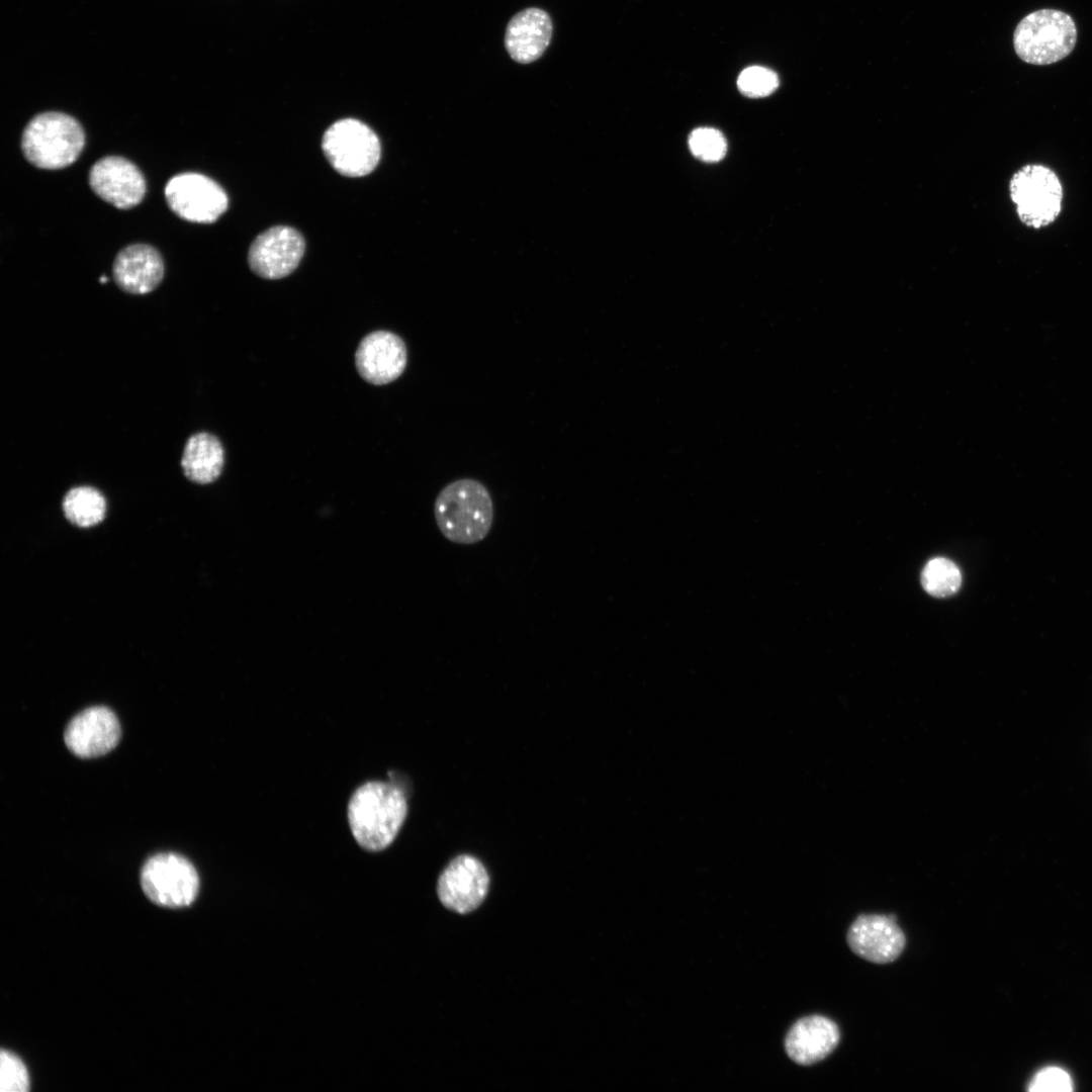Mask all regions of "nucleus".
Here are the masks:
<instances>
[{
    "label": "nucleus",
    "instance_id": "nucleus-8",
    "mask_svg": "<svg viewBox=\"0 0 1092 1092\" xmlns=\"http://www.w3.org/2000/svg\"><path fill=\"white\" fill-rule=\"evenodd\" d=\"M165 198L179 217L197 223H211L228 208V195L211 178L193 172L173 176L165 186Z\"/></svg>",
    "mask_w": 1092,
    "mask_h": 1092
},
{
    "label": "nucleus",
    "instance_id": "nucleus-4",
    "mask_svg": "<svg viewBox=\"0 0 1092 1092\" xmlns=\"http://www.w3.org/2000/svg\"><path fill=\"white\" fill-rule=\"evenodd\" d=\"M1077 41V27L1068 13L1039 9L1024 16L1013 34L1016 55L1031 65H1051L1068 57Z\"/></svg>",
    "mask_w": 1092,
    "mask_h": 1092
},
{
    "label": "nucleus",
    "instance_id": "nucleus-18",
    "mask_svg": "<svg viewBox=\"0 0 1092 1092\" xmlns=\"http://www.w3.org/2000/svg\"><path fill=\"white\" fill-rule=\"evenodd\" d=\"M224 466V449L219 439L210 433L192 435L186 442L181 467L185 476L198 484L215 481Z\"/></svg>",
    "mask_w": 1092,
    "mask_h": 1092
},
{
    "label": "nucleus",
    "instance_id": "nucleus-20",
    "mask_svg": "<svg viewBox=\"0 0 1092 1092\" xmlns=\"http://www.w3.org/2000/svg\"><path fill=\"white\" fill-rule=\"evenodd\" d=\"M924 589L936 598H945L956 594L962 583L959 567L949 559L937 557L929 560L921 573Z\"/></svg>",
    "mask_w": 1092,
    "mask_h": 1092
},
{
    "label": "nucleus",
    "instance_id": "nucleus-1",
    "mask_svg": "<svg viewBox=\"0 0 1092 1092\" xmlns=\"http://www.w3.org/2000/svg\"><path fill=\"white\" fill-rule=\"evenodd\" d=\"M407 802L399 787L371 781L360 786L350 798L348 821L358 844L369 851L389 846L401 828Z\"/></svg>",
    "mask_w": 1092,
    "mask_h": 1092
},
{
    "label": "nucleus",
    "instance_id": "nucleus-5",
    "mask_svg": "<svg viewBox=\"0 0 1092 1092\" xmlns=\"http://www.w3.org/2000/svg\"><path fill=\"white\" fill-rule=\"evenodd\" d=\"M1009 192L1020 221L1028 228L1048 226L1061 213L1064 197L1061 180L1042 164L1019 168L1010 179Z\"/></svg>",
    "mask_w": 1092,
    "mask_h": 1092
},
{
    "label": "nucleus",
    "instance_id": "nucleus-10",
    "mask_svg": "<svg viewBox=\"0 0 1092 1092\" xmlns=\"http://www.w3.org/2000/svg\"><path fill=\"white\" fill-rule=\"evenodd\" d=\"M488 887L489 876L483 863L473 855L461 854L441 873L437 893L446 908L464 914L482 903Z\"/></svg>",
    "mask_w": 1092,
    "mask_h": 1092
},
{
    "label": "nucleus",
    "instance_id": "nucleus-3",
    "mask_svg": "<svg viewBox=\"0 0 1092 1092\" xmlns=\"http://www.w3.org/2000/svg\"><path fill=\"white\" fill-rule=\"evenodd\" d=\"M85 146V132L77 119L63 112L49 111L35 115L21 136L25 159L33 166L63 169L73 164Z\"/></svg>",
    "mask_w": 1092,
    "mask_h": 1092
},
{
    "label": "nucleus",
    "instance_id": "nucleus-7",
    "mask_svg": "<svg viewBox=\"0 0 1092 1092\" xmlns=\"http://www.w3.org/2000/svg\"><path fill=\"white\" fill-rule=\"evenodd\" d=\"M141 886L155 904L177 908L188 906L195 900L199 877L194 866L183 855L161 852L144 863Z\"/></svg>",
    "mask_w": 1092,
    "mask_h": 1092
},
{
    "label": "nucleus",
    "instance_id": "nucleus-25",
    "mask_svg": "<svg viewBox=\"0 0 1092 1092\" xmlns=\"http://www.w3.org/2000/svg\"><path fill=\"white\" fill-rule=\"evenodd\" d=\"M100 282H101V283H106V282H107V277H106V276H102V277L100 278Z\"/></svg>",
    "mask_w": 1092,
    "mask_h": 1092
},
{
    "label": "nucleus",
    "instance_id": "nucleus-11",
    "mask_svg": "<svg viewBox=\"0 0 1092 1092\" xmlns=\"http://www.w3.org/2000/svg\"><path fill=\"white\" fill-rule=\"evenodd\" d=\"M846 940L859 958L875 964L897 960L906 945L903 930L894 914H861L850 925Z\"/></svg>",
    "mask_w": 1092,
    "mask_h": 1092
},
{
    "label": "nucleus",
    "instance_id": "nucleus-14",
    "mask_svg": "<svg viewBox=\"0 0 1092 1092\" xmlns=\"http://www.w3.org/2000/svg\"><path fill=\"white\" fill-rule=\"evenodd\" d=\"M407 363L404 341L389 331H375L365 336L355 353L359 375L373 385H385L396 380Z\"/></svg>",
    "mask_w": 1092,
    "mask_h": 1092
},
{
    "label": "nucleus",
    "instance_id": "nucleus-13",
    "mask_svg": "<svg viewBox=\"0 0 1092 1092\" xmlns=\"http://www.w3.org/2000/svg\"><path fill=\"white\" fill-rule=\"evenodd\" d=\"M89 185L97 196L119 209L136 206L147 190L144 174L138 166L118 156L96 161L89 171Z\"/></svg>",
    "mask_w": 1092,
    "mask_h": 1092
},
{
    "label": "nucleus",
    "instance_id": "nucleus-17",
    "mask_svg": "<svg viewBox=\"0 0 1092 1092\" xmlns=\"http://www.w3.org/2000/svg\"><path fill=\"white\" fill-rule=\"evenodd\" d=\"M117 286L131 294H146L161 283L164 262L157 249L147 244H132L118 252L113 262Z\"/></svg>",
    "mask_w": 1092,
    "mask_h": 1092
},
{
    "label": "nucleus",
    "instance_id": "nucleus-12",
    "mask_svg": "<svg viewBox=\"0 0 1092 1092\" xmlns=\"http://www.w3.org/2000/svg\"><path fill=\"white\" fill-rule=\"evenodd\" d=\"M121 728L115 713L105 706L87 708L66 726L67 748L81 758H93L111 751L119 742Z\"/></svg>",
    "mask_w": 1092,
    "mask_h": 1092
},
{
    "label": "nucleus",
    "instance_id": "nucleus-19",
    "mask_svg": "<svg viewBox=\"0 0 1092 1092\" xmlns=\"http://www.w3.org/2000/svg\"><path fill=\"white\" fill-rule=\"evenodd\" d=\"M106 503L100 491L91 486L71 488L63 500L67 519L80 527L100 523L105 516Z\"/></svg>",
    "mask_w": 1092,
    "mask_h": 1092
},
{
    "label": "nucleus",
    "instance_id": "nucleus-2",
    "mask_svg": "<svg viewBox=\"0 0 1092 1092\" xmlns=\"http://www.w3.org/2000/svg\"><path fill=\"white\" fill-rule=\"evenodd\" d=\"M441 534L450 542L471 545L482 541L493 524V502L486 486L474 478L445 485L434 504Z\"/></svg>",
    "mask_w": 1092,
    "mask_h": 1092
},
{
    "label": "nucleus",
    "instance_id": "nucleus-16",
    "mask_svg": "<svg viewBox=\"0 0 1092 1092\" xmlns=\"http://www.w3.org/2000/svg\"><path fill=\"white\" fill-rule=\"evenodd\" d=\"M553 26L549 14L537 7L526 8L509 21L505 47L510 57L519 64L537 61L548 48Z\"/></svg>",
    "mask_w": 1092,
    "mask_h": 1092
},
{
    "label": "nucleus",
    "instance_id": "nucleus-21",
    "mask_svg": "<svg viewBox=\"0 0 1092 1092\" xmlns=\"http://www.w3.org/2000/svg\"><path fill=\"white\" fill-rule=\"evenodd\" d=\"M689 147L693 155L704 162H718L727 152V142L721 131L699 127L692 131Z\"/></svg>",
    "mask_w": 1092,
    "mask_h": 1092
},
{
    "label": "nucleus",
    "instance_id": "nucleus-15",
    "mask_svg": "<svg viewBox=\"0 0 1092 1092\" xmlns=\"http://www.w3.org/2000/svg\"><path fill=\"white\" fill-rule=\"evenodd\" d=\"M839 1041L840 1030L833 1020L811 1015L793 1024L786 1036L785 1049L793 1062L810 1066L829 1056Z\"/></svg>",
    "mask_w": 1092,
    "mask_h": 1092
},
{
    "label": "nucleus",
    "instance_id": "nucleus-22",
    "mask_svg": "<svg viewBox=\"0 0 1092 1092\" xmlns=\"http://www.w3.org/2000/svg\"><path fill=\"white\" fill-rule=\"evenodd\" d=\"M737 86L748 97H764L771 94L779 86L777 74L764 67L746 68L738 77Z\"/></svg>",
    "mask_w": 1092,
    "mask_h": 1092
},
{
    "label": "nucleus",
    "instance_id": "nucleus-24",
    "mask_svg": "<svg viewBox=\"0 0 1092 1092\" xmlns=\"http://www.w3.org/2000/svg\"><path fill=\"white\" fill-rule=\"evenodd\" d=\"M1028 1090L1033 1092H1069L1073 1090V1081L1066 1070L1059 1067H1046L1039 1070L1032 1077Z\"/></svg>",
    "mask_w": 1092,
    "mask_h": 1092
},
{
    "label": "nucleus",
    "instance_id": "nucleus-23",
    "mask_svg": "<svg viewBox=\"0 0 1092 1092\" xmlns=\"http://www.w3.org/2000/svg\"><path fill=\"white\" fill-rule=\"evenodd\" d=\"M29 1077L22 1061L11 1052L2 1050L0 1054V1090L2 1092H26L29 1090Z\"/></svg>",
    "mask_w": 1092,
    "mask_h": 1092
},
{
    "label": "nucleus",
    "instance_id": "nucleus-6",
    "mask_svg": "<svg viewBox=\"0 0 1092 1092\" xmlns=\"http://www.w3.org/2000/svg\"><path fill=\"white\" fill-rule=\"evenodd\" d=\"M322 148L331 166L346 177L368 175L377 166L381 154L376 133L354 118L333 123L324 133Z\"/></svg>",
    "mask_w": 1092,
    "mask_h": 1092
},
{
    "label": "nucleus",
    "instance_id": "nucleus-9",
    "mask_svg": "<svg viewBox=\"0 0 1092 1092\" xmlns=\"http://www.w3.org/2000/svg\"><path fill=\"white\" fill-rule=\"evenodd\" d=\"M305 250L301 234L287 225H277L261 233L248 254L251 270L259 277L274 280L292 273Z\"/></svg>",
    "mask_w": 1092,
    "mask_h": 1092
}]
</instances>
